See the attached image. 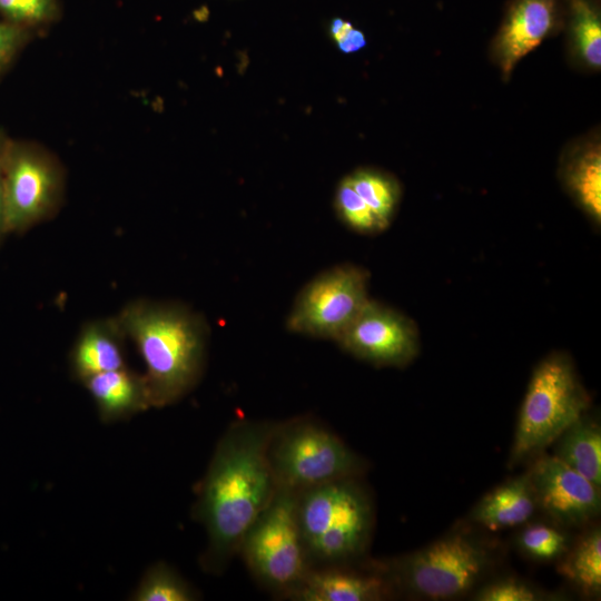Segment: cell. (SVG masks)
<instances>
[{"mask_svg":"<svg viewBox=\"0 0 601 601\" xmlns=\"http://www.w3.org/2000/svg\"><path fill=\"white\" fill-rule=\"evenodd\" d=\"M58 14V0H0L2 20L29 30L55 21Z\"/></svg>","mask_w":601,"mask_h":601,"instance_id":"cb8c5ba5","label":"cell"},{"mask_svg":"<svg viewBox=\"0 0 601 601\" xmlns=\"http://www.w3.org/2000/svg\"><path fill=\"white\" fill-rule=\"evenodd\" d=\"M568 50L589 71L601 67V13L593 0H568Z\"/></svg>","mask_w":601,"mask_h":601,"instance_id":"ac0fdd59","label":"cell"},{"mask_svg":"<svg viewBox=\"0 0 601 601\" xmlns=\"http://www.w3.org/2000/svg\"><path fill=\"white\" fill-rule=\"evenodd\" d=\"M135 343L151 407L170 405L199 382L207 355L208 325L180 303L136 299L116 316Z\"/></svg>","mask_w":601,"mask_h":601,"instance_id":"7a4b0ae2","label":"cell"},{"mask_svg":"<svg viewBox=\"0 0 601 601\" xmlns=\"http://www.w3.org/2000/svg\"><path fill=\"white\" fill-rule=\"evenodd\" d=\"M267 457L277 487L295 492L354 477L362 460L334 433L309 418L275 423Z\"/></svg>","mask_w":601,"mask_h":601,"instance_id":"277c9868","label":"cell"},{"mask_svg":"<svg viewBox=\"0 0 601 601\" xmlns=\"http://www.w3.org/2000/svg\"><path fill=\"white\" fill-rule=\"evenodd\" d=\"M560 571L587 593L601 589V533L589 532L560 566Z\"/></svg>","mask_w":601,"mask_h":601,"instance_id":"44dd1931","label":"cell"},{"mask_svg":"<svg viewBox=\"0 0 601 601\" xmlns=\"http://www.w3.org/2000/svg\"><path fill=\"white\" fill-rule=\"evenodd\" d=\"M328 31L337 49L344 53L357 52L367 45L364 32L355 28L351 21L343 18H333L329 22Z\"/></svg>","mask_w":601,"mask_h":601,"instance_id":"83f0119b","label":"cell"},{"mask_svg":"<svg viewBox=\"0 0 601 601\" xmlns=\"http://www.w3.org/2000/svg\"><path fill=\"white\" fill-rule=\"evenodd\" d=\"M556 455L590 482L601 484V432L597 424L581 416L561 435Z\"/></svg>","mask_w":601,"mask_h":601,"instance_id":"d6986e66","label":"cell"},{"mask_svg":"<svg viewBox=\"0 0 601 601\" xmlns=\"http://www.w3.org/2000/svg\"><path fill=\"white\" fill-rule=\"evenodd\" d=\"M346 177L354 190L386 228L401 197L397 180L388 174L372 168L357 169Z\"/></svg>","mask_w":601,"mask_h":601,"instance_id":"ffe728a7","label":"cell"},{"mask_svg":"<svg viewBox=\"0 0 601 601\" xmlns=\"http://www.w3.org/2000/svg\"><path fill=\"white\" fill-rule=\"evenodd\" d=\"M65 178L58 160L41 147L7 138L2 152L4 234H21L59 209Z\"/></svg>","mask_w":601,"mask_h":601,"instance_id":"52a82bcc","label":"cell"},{"mask_svg":"<svg viewBox=\"0 0 601 601\" xmlns=\"http://www.w3.org/2000/svg\"><path fill=\"white\" fill-rule=\"evenodd\" d=\"M368 273L353 264L324 270L296 296L286 318L295 334L333 339L345 331L370 299Z\"/></svg>","mask_w":601,"mask_h":601,"instance_id":"ba28073f","label":"cell"},{"mask_svg":"<svg viewBox=\"0 0 601 601\" xmlns=\"http://www.w3.org/2000/svg\"><path fill=\"white\" fill-rule=\"evenodd\" d=\"M536 505L526 473L486 494L475 506L471 518L491 530L511 528L526 522Z\"/></svg>","mask_w":601,"mask_h":601,"instance_id":"e0dca14e","label":"cell"},{"mask_svg":"<svg viewBox=\"0 0 601 601\" xmlns=\"http://www.w3.org/2000/svg\"><path fill=\"white\" fill-rule=\"evenodd\" d=\"M529 476L538 505L559 523L580 525L599 513V486L558 456L539 459Z\"/></svg>","mask_w":601,"mask_h":601,"instance_id":"8fae6325","label":"cell"},{"mask_svg":"<svg viewBox=\"0 0 601 601\" xmlns=\"http://www.w3.org/2000/svg\"><path fill=\"white\" fill-rule=\"evenodd\" d=\"M274 426L236 421L216 446L195 506L208 538L201 563L209 572L225 569L277 490L267 457Z\"/></svg>","mask_w":601,"mask_h":601,"instance_id":"6da1fadb","label":"cell"},{"mask_svg":"<svg viewBox=\"0 0 601 601\" xmlns=\"http://www.w3.org/2000/svg\"><path fill=\"white\" fill-rule=\"evenodd\" d=\"M566 536L556 529L535 524L524 529L519 545L531 558L548 561L561 555L566 548Z\"/></svg>","mask_w":601,"mask_h":601,"instance_id":"d4e9b609","label":"cell"},{"mask_svg":"<svg viewBox=\"0 0 601 601\" xmlns=\"http://www.w3.org/2000/svg\"><path fill=\"white\" fill-rule=\"evenodd\" d=\"M382 578L345 570L339 564L313 566L289 597L300 601H373L385 595Z\"/></svg>","mask_w":601,"mask_h":601,"instance_id":"9a60e30c","label":"cell"},{"mask_svg":"<svg viewBox=\"0 0 601 601\" xmlns=\"http://www.w3.org/2000/svg\"><path fill=\"white\" fill-rule=\"evenodd\" d=\"M540 594L531 587L516 580H501L480 590L475 600L480 601H534Z\"/></svg>","mask_w":601,"mask_h":601,"instance_id":"484cf974","label":"cell"},{"mask_svg":"<svg viewBox=\"0 0 601 601\" xmlns=\"http://www.w3.org/2000/svg\"><path fill=\"white\" fill-rule=\"evenodd\" d=\"M7 138L8 136L4 134V131L0 130V242L6 235L3 230V206H2V152H3Z\"/></svg>","mask_w":601,"mask_h":601,"instance_id":"f1b7e54d","label":"cell"},{"mask_svg":"<svg viewBox=\"0 0 601 601\" xmlns=\"http://www.w3.org/2000/svg\"><path fill=\"white\" fill-rule=\"evenodd\" d=\"M335 210L339 219L361 234H374L385 229L366 203L344 177L335 193Z\"/></svg>","mask_w":601,"mask_h":601,"instance_id":"603a6c76","label":"cell"},{"mask_svg":"<svg viewBox=\"0 0 601 601\" xmlns=\"http://www.w3.org/2000/svg\"><path fill=\"white\" fill-rule=\"evenodd\" d=\"M345 352L378 366H403L418 352L415 324L400 312L368 299L335 341Z\"/></svg>","mask_w":601,"mask_h":601,"instance_id":"30bf717a","label":"cell"},{"mask_svg":"<svg viewBox=\"0 0 601 601\" xmlns=\"http://www.w3.org/2000/svg\"><path fill=\"white\" fill-rule=\"evenodd\" d=\"M125 337L116 316L86 323L70 352L75 378L83 382L92 375L126 367Z\"/></svg>","mask_w":601,"mask_h":601,"instance_id":"4fadbf2b","label":"cell"},{"mask_svg":"<svg viewBox=\"0 0 601 601\" xmlns=\"http://www.w3.org/2000/svg\"><path fill=\"white\" fill-rule=\"evenodd\" d=\"M298 492L277 487L245 533L238 552L267 589L290 597L312 565L297 518Z\"/></svg>","mask_w":601,"mask_h":601,"instance_id":"5b68a950","label":"cell"},{"mask_svg":"<svg viewBox=\"0 0 601 601\" xmlns=\"http://www.w3.org/2000/svg\"><path fill=\"white\" fill-rule=\"evenodd\" d=\"M30 35L27 28L0 20V76L12 65Z\"/></svg>","mask_w":601,"mask_h":601,"instance_id":"4316f807","label":"cell"},{"mask_svg":"<svg viewBox=\"0 0 601 601\" xmlns=\"http://www.w3.org/2000/svg\"><path fill=\"white\" fill-rule=\"evenodd\" d=\"M560 177L579 207L595 223L601 220V145L599 136L581 138L562 154Z\"/></svg>","mask_w":601,"mask_h":601,"instance_id":"5bb4252c","label":"cell"},{"mask_svg":"<svg viewBox=\"0 0 601 601\" xmlns=\"http://www.w3.org/2000/svg\"><path fill=\"white\" fill-rule=\"evenodd\" d=\"M81 383L104 422L129 418L151 407L144 376L127 366L92 375Z\"/></svg>","mask_w":601,"mask_h":601,"instance_id":"2e32d148","label":"cell"},{"mask_svg":"<svg viewBox=\"0 0 601 601\" xmlns=\"http://www.w3.org/2000/svg\"><path fill=\"white\" fill-rule=\"evenodd\" d=\"M487 563L486 552L464 535H452L411 554L394 565V577L411 591L431 599L466 592Z\"/></svg>","mask_w":601,"mask_h":601,"instance_id":"9c48e42d","label":"cell"},{"mask_svg":"<svg viewBox=\"0 0 601 601\" xmlns=\"http://www.w3.org/2000/svg\"><path fill=\"white\" fill-rule=\"evenodd\" d=\"M132 600L191 601L196 594L190 585L169 565L157 563L144 575Z\"/></svg>","mask_w":601,"mask_h":601,"instance_id":"7402d4cb","label":"cell"},{"mask_svg":"<svg viewBox=\"0 0 601 601\" xmlns=\"http://www.w3.org/2000/svg\"><path fill=\"white\" fill-rule=\"evenodd\" d=\"M556 0H513L493 38L492 61L509 80L516 65L555 31Z\"/></svg>","mask_w":601,"mask_h":601,"instance_id":"7c38bea8","label":"cell"},{"mask_svg":"<svg viewBox=\"0 0 601 601\" xmlns=\"http://www.w3.org/2000/svg\"><path fill=\"white\" fill-rule=\"evenodd\" d=\"M588 397L570 361L553 354L535 368L516 425L511 452L516 462L543 450L583 416Z\"/></svg>","mask_w":601,"mask_h":601,"instance_id":"8992f818","label":"cell"},{"mask_svg":"<svg viewBox=\"0 0 601 601\" xmlns=\"http://www.w3.org/2000/svg\"><path fill=\"white\" fill-rule=\"evenodd\" d=\"M297 518L309 563L342 564L359 555L372 528V508L353 477L298 493Z\"/></svg>","mask_w":601,"mask_h":601,"instance_id":"3957f363","label":"cell"}]
</instances>
